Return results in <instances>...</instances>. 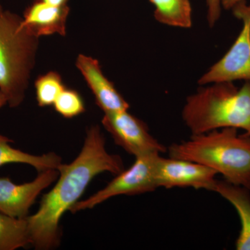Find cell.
Returning a JSON list of instances; mask_svg holds the SVG:
<instances>
[{"mask_svg": "<svg viewBox=\"0 0 250 250\" xmlns=\"http://www.w3.org/2000/svg\"><path fill=\"white\" fill-rule=\"evenodd\" d=\"M55 186L42 196L39 209L27 217L30 245L37 250L58 248L62 241L60 222L65 212L80 201L90 182L103 172L121 173V156L106 150L104 136L98 125L87 130L83 147L69 164L59 166Z\"/></svg>", "mask_w": 250, "mask_h": 250, "instance_id": "obj_1", "label": "cell"}, {"mask_svg": "<svg viewBox=\"0 0 250 250\" xmlns=\"http://www.w3.org/2000/svg\"><path fill=\"white\" fill-rule=\"evenodd\" d=\"M174 159L198 163L223 176L225 180L250 190V137L235 128L192 134L168 148Z\"/></svg>", "mask_w": 250, "mask_h": 250, "instance_id": "obj_2", "label": "cell"}, {"mask_svg": "<svg viewBox=\"0 0 250 250\" xmlns=\"http://www.w3.org/2000/svg\"><path fill=\"white\" fill-rule=\"evenodd\" d=\"M182 118L192 134L222 128L246 131L250 137V81L241 88L233 82H217L188 97Z\"/></svg>", "mask_w": 250, "mask_h": 250, "instance_id": "obj_3", "label": "cell"}, {"mask_svg": "<svg viewBox=\"0 0 250 250\" xmlns=\"http://www.w3.org/2000/svg\"><path fill=\"white\" fill-rule=\"evenodd\" d=\"M39 39L23 26L22 18L0 9V90L11 108L25 98Z\"/></svg>", "mask_w": 250, "mask_h": 250, "instance_id": "obj_4", "label": "cell"}, {"mask_svg": "<svg viewBox=\"0 0 250 250\" xmlns=\"http://www.w3.org/2000/svg\"><path fill=\"white\" fill-rule=\"evenodd\" d=\"M160 154H149L137 156L133 165L111 180L104 188L93 195L80 200L72 206L70 211L77 213L91 209L108 199L118 195H136L154 191L157 188L156 164Z\"/></svg>", "mask_w": 250, "mask_h": 250, "instance_id": "obj_5", "label": "cell"}, {"mask_svg": "<svg viewBox=\"0 0 250 250\" xmlns=\"http://www.w3.org/2000/svg\"><path fill=\"white\" fill-rule=\"evenodd\" d=\"M231 10L243 23L241 32L228 52L200 77V85L250 81V3L244 0Z\"/></svg>", "mask_w": 250, "mask_h": 250, "instance_id": "obj_6", "label": "cell"}, {"mask_svg": "<svg viewBox=\"0 0 250 250\" xmlns=\"http://www.w3.org/2000/svg\"><path fill=\"white\" fill-rule=\"evenodd\" d=\"M102 123L116 144L135 157L166 151L165 146L149 132L146 123L128 110L105 113Z\"/></svg>", "mask_w": 250, "mask_h": 250, "instance_id": "obj_7", "label": "cell"}, {"mask_svg": "<svg viewBox=\"0 0 250 250\" xmlns=\"http://www.w3.org/2000/svg\"><path fill=\"white\" fill-rule=\"evenodd\" d=\"M155 174L158 188L192 187L213 191L218 172L193 161L159 156Z\"/></svg>", "mask_w": 250, "mask_h": 250, "instance_id": "obj_8", "label": "cell"}, {"mask_svg": "<svg viewBox=\"0 0 250 250\" xmlns=\"http://www.w3.org/2000/svg\"><path fill=\"white\" fill-rule=\"evenodd\" d=\"M59 175L57 169H49L39 172L32 182L22 184L0 177V212L14 218H27L41 192L56 182Z\"/></svg>", "mask_w": 250, "mask_h": 250, "instance_id": "obj_9", "label": "cell"}, {"mask_svg": "<svg viewBox=\"0 0 250 250\" xmlns=\"http://www.w3.org/2000/svg\"><path fill=\"white\" fill-rule=\"evenodd\" d=\"M76 65L95 96L97 104L104 113L129 109V104L104 76L96 59L80 54Z\"/></svg>", "mask_w": 250, "mask_h": 250, "instance_id": "obj_10", "label": "cell"}, {"mask_svg": "<svg viewBox=\"0 0 250 250\" xmlns=\"http://www.w3.org/2000/svg\"><path fill=\"white\" fill-rule=\"evenodd\" d=\"M70 8L65 6H54L40 1H34L24 12L22 24L33 36H61L66 34L67 16Z\"/></svg>", "mask_w": 250, "mask_h": 250, "instance_id": "obj_11", "label": "cell"}, {"mask_svg": "<svg viewBox=\"0 0 250 250\" xmlns=\"http://www.w3.org/2000/svg\"><path fill=\"white\" fill-rule=\"evenodd\" d=\"M213 191L231 203L239 215L241 229L236 242V250H250V190L225 180H217Z\"/></svg>", "mask_w": 250, "mask_h": 250, "instance_id": "obj_12", "label": "cell"}, {"mask_svg": "<svg viewBox=\"0 0 250 250\" xmlns=\"http://www.w3.org/2000/svg\"><path fill=\"white\" fill-rule=\"evenodd\" d=\"M12 140L0 134V167L7 164H23L34 167L39 172L57 169L62 164V159L54 152L42 155H33L11 147Z\"/></svg>", "mask_w": 250, "mask_h": 250, "instance_id": "obj_13", "label": "cell"}, {"mask_svg": "<svg viewBox=\"0 0 250 250\" xmlns=\"http://www.w3.org/2000/svg\"><path fill=\"white\" fill-rule=\"evenodd\" d=\"M155 7L158 22L172 27L190 28L192 7L190 0H149Z\"/></svg>", "mask_w": 250, "mask_h": 250, "instance_id": "obj_14", "label": "cell"}, {"mask_svg": "<svg viewBox=\"0 0 250 250\" xmlns=\"http://www.w3.org/2000/svg\"><path fill=\"white\" fill-rule=\"evenodd\" d=\"M27 218H14L0 212V250H16L30 245Z\"/></svg>", "mask_w": 250, "mask_h": 250, "instance_id": "obj_15", "label": "cell"}, {"mask_svg": "<svg viewBox=\"0 0 250 250\" xmlns=\"http://www.w3.org/2000/svg\"><path fill=\"white\" fill-rule=\"evenodd\" d=\"M65 88L58 72L51 71L38 77L35 82L36 100L41 107L52 106Z\"/></svg>", "mask_w": 250, "mask_h": 250, "instance_id": "obj_16", "label": "cell"}, {"mask_svg": "<svg viewBox=\"0 0 250 250\" xmlns=\"http://www.w3.org/2000/svg\"><path fill=\"white\" fill-rule=\"evenodd\" d=\"M53 106L59 114L67 119L80 116L85 110L84 102L80 94L66 87L59 94Z\"/></svg>", "mask_w": 250, "mask_h": 250, "instance_id": "obj_17", "label": "cell"}, {"mask_svg": "<svg viewBox=\"0 0 250 250\" xmlns=\"http://www.w3.org/2000/svg\"><path fill=\"white\" fill-rule=\"evenodd\" d=\"M207 21L210 27H213L220 19L222 12L221 0H206Z\"/></svg>", "mask_w": 250, "mask_h": 250, "instance_id": "obj_18", "label": "cell"}, {"mask_svg": "<svg viewBox=\"0 0 250 250\" xmlns=\"http://www.w3.org/2000/svg\"><path fill=\"white\" fill-rule=\"evenodd\" d=\"M244 0H221L222 8L225 10H231L233 6Z\"/></svg>", "mask_w": 250, "mask_h": 250, "instance_id": "obj_19", "label": "cell"}, {"mask_svg": "<svg viewBox=\"0 0 250 250\" xmlns=\"http://www.w3.org/2000/svg\"><path fill=\"white\" fill-rule=\"evenodd\" d=\"M69 0H34V1H40V2L46 3L54 6H65L67 5Z\"/></svg>", "mask_w": 250, "mask_h": 250, "instance_id": "obj_20", "label": "cell"}, {"mask_svg": "<svg viewBox=\"0 0 250 250\" xmlns=\"http://www.w3.org/2000/svg\"><path fill=\"white\" fill-rule=\"evenodd\" d=\"M6 104H7L6 99L5 98L4 94L1 93V90H0V109H1V108Z\"/></svg>", "mask_w": 250, "mask_h": 250, "instance_id": "obj_21", "label": "cell"}, {"mask_svg": "<svg viewBox=\"0 0 250 250\" xmlns=\"http://www.w3.org/2000/svg\"><path fill=\"white\" fill-rule=\"evenodd\" d=\"M2 9V8H1V5H0V9Z\"/></svg>", "mask_w": 250, "mask_h": 250, "instance_id": "obj_22", "label": "cell"}]
</instances>
